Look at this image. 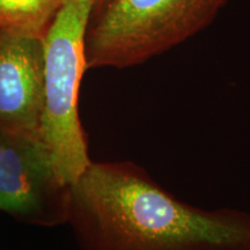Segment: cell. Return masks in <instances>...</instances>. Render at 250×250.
Instances as JSON below:
<instances>
[{
  "mask_svg": "<svg viewBox=\"0 0 250 250\" xmlns=\"http://www.w3.org/2000/svg\"><path fill=\"white\" fill-rule=\"evenodd\" d=\"M67 223L88 250L250 248L248 212L181 202L131 161H92L70 187Z\"/></svg>",
  "mask_w": 250,
  "mask_h": 250,
  "instance_id": "1",
  "label": "cell"
},
{
  "mask_svg": "<svg viewBox=\"0 0 250 250\" xmlns=\"http://www.w3.org/2000/svg\"><path fill=\"white\" fill-rule=\"evenodd\" d=\"M93 0H66L43 37V110L40 138L55 169L71 186L92 164L79 118V89L87 70L85 36Z\"/></svg>",
  "mask_w": 250,
  "mask_h": 250,
  "instance_id": "2",
  "label": "cell"
},
{
  "mask_svg": "<svg viewBox=\"0 0 250 250\" xmlns=\"http://www.w3.org/2000/svg\"><path fill=\"white\" fill-rule=\"evenodd\" d=\"M228 0H110L90 18L87 68L143 64L199 33Z\"/></svg>",
  "mask_w": 250,
  "mask_h": 250,
  "instance_id": "3",
  "label": "cell"
},
{
  "mask_svg": "<svg viewBox=\"0 0 250 250\" xmlns=\"http://www.w3.org/2000/svg\"><path fill=\"white\" fill-rule=\"evenodd\" d=\"M70 187L40 137L0 130V211L37 226L68 221Z\"/></svg>",
  "mask_w": 250,
  "mask_h": 250,
  "instance_id": "4",
  "label": "cell"
},
{
  "mask_svg": "<svg viewBox=\"0 0 250 250\" xmlns=\"http://www.w3.org/2000/svg\"><path fill=\"white\" fill-rule=\"evenodd\" d=\"M43 67V36L0 30V130L40 137Z\"/></svg>",
  "mask_w": 250,
  "mask_h": 250,
  "instance_id": "5",
  "label": "cell"
},
{
  "mask_svg": "<svg viewBox=\"0 0 250 250\" xmlns=\"http://www.w3.org/2000/svg\"><path fill=\"white\" fill-rule=\"evenodd\" d=\"M66 0H0V30L44 37Z\"/></svg>",
  "mask_w": 250,
  "mask_h": 250,
  "instance_id": "6",
  "label": "cell"
},
{
  "mask_svg": "<svg viewBox=\"0 0 250 250\" xmlns=\"http://www.w3.org/2000/svg\"><path fill=\"white\" fill-rule=\"evenodd\" d=\"M110 1V0H93V12H92V17L93 15H95L96 13H99L101 9L104 7L105 5L108 4V2ZM90 17V18H92Z\"/></svg>",
  "mask_w": 250,
  "mask_h": 250,
  "instance_id": "7",
  "label": "cell"
},
{
  "mask_svg": "<svg viewBox=\"0 0 250 250\" xmlns=\"http://www.w3.org/2000/svg\"><path fill=\"white\" fill-rule=\"evenodd\" d=\"M240 250H250V248H248V249H240Z\"/></svg>",
  "mask_w": 250,
  "mask_h": 250,
  "instance_id": "8",
  "label": "cell"
}]
</instances>
